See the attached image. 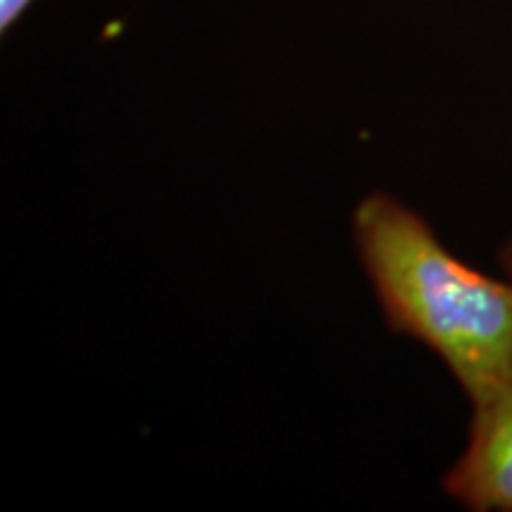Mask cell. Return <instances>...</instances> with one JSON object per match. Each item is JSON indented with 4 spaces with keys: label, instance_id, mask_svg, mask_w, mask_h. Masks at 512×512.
I'll return each instance as SVG.
<instances>
[{
    "label": "cell",
    "instance_id": "cell-1",
    "mask_svg": "<svg viewBox=\"0 0 512 512\" xmlns=\"http://www.w3.org/2000/svg\"><path fill=\"white\" fill-rule=\"evenodd\" d=\"M354 242L384 320L434 351L472 406L512 380V280L475 271L430 223L373 192L354 211Z\"/></svg>",
    "mask_w": 512,
    "mask_h": 512
},
{
    "label": "cell",
    "instance_id": "cell-3",
    "mask_svg": "<svg viewBox=\"0 0 512 512\" xmlns=\"http://www.w3.org/2000/svg\"><path fill=\"white\" fill-rule=\"evenodd\" d=\"M36 0H0V31L8 34Z\"/></svg>",
    "mask_w": 512,
    "mask_h": 512
},
{
    "label": "cell",
    "instance_id": "cell-4",
    "mask_svg": "<svg viewBox=\"0 0 512 512\" xmlns=\"http://www.w3.org/2000/svg\"><path fill=\"white\" fill-rule=\"evenodd\" d=\"M501 266H503L505 275H508V278L512 280V238L505 242V247L501 252Z\"/></svg>",
    "mask_w": 512,
    "mask_h": 512
},
{
    "label": "cell",
    "instance_id": "cell-2",
    "mask_svg": "<svg viewBox=\"0 0 512 512\" xmlns=\"http://www.w3.org/2000/svg\"><path fill=\"white\" fill-rule=\"evenodd\" d=\"M467 446L444 491L475 512H512V380L475 403Z\"/></svg>",
    "mask_w": 512,
    "mask_h": 512
}]
</instances>
